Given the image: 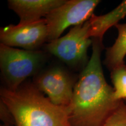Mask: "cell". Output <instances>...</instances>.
Wrapping results in <instances>:
<instances>
[{
  "mask_svg": "<svg viewBox=\"0 0 126 126\" xmlns=\"http://www.w3.org/2000/svg\"><path fill=\"white\" fill-rule=\"evenodd\" d=\"M92 40V55L75 82L71 101L68 106L72 126H105L124 102L115 99L114 89L104 76L101 63L102 40Z\"/></svg>",
  "mask_w": 126,
  "mask_h": 126,
  "instance_id": "obj_1",
  "label": "cell"
},
{
  "mask_svg": "<svg viewBox=\"0 0 126 126\" xmlns=\"http://www.w3.org/2000/svg\"><path fill=\"white\" fill-rule=\"evenodd\" d=\"M0 96L15 126H72L68 106L52 103L33 83H23L14 91L3 88Z\"/></svg>",
  "mask_w": 126,
  "mask_h": 126,
  "instance_id": "obj_2",
  "label": "cell"
},
{
  "mask_svg": "<svg viewBox=\"0 0 126 126\" xmlns=\"http://www.w3.org/2000/svg\"><path fill=\"white\" fill-rule=\"evenodd\" d=\"M45 59L39 50H26L0 45V67L7 89L17 90L29 77L35 74Z\"/></svg>",
  "mask_w": 126,
  "mask_h": 126,
  "instance_id": "obj_3",
  "label": "cell"
},
{
  "mask_svg": "<svg viewBox=\"0 0 126 126\" xmlns=\"http://www.w3.org/2000/svg\"><path fill=\"white\" fill-rule=\"evenodd\" d=\"M90 26L89 20L74 26L65 36L49 42L47 51L70 67H85L89 61L88 48L93 43L89 36Z\"/></svg>",
  "mask_w": 126,
  "mask_h": 126,
  "instance_id": "obj_4",
  "label": "cell"
},
{
  "mask_svg": "<svg viewBox=\"0 0 126 126\" xmlns=\"http://www.w3.org/2000/svg\"><path fill=\"white\" fill-rule=\"evenodd\" d=\"M99 0H68L46 16L48 38L50 42L59 39L70 26L83 24L92 16Z\"/></svg>",
  "mask_w": 126,
  "mask_h": 126,
  "instance_id": "obj_5",
  "label": "cell"
},
{
  "mask_svg": "<svg viewBox=\"0 0 126 126\" xmlns=\"http://www.w3.org/2000/svg\"><path fill=\"white\" fill-rule=\"evenodd\" d=\"M47 38L48 29L45 18L29 24L7 25L0 31L1 44L26 50H38Z\"/></svg>",
  "mask_w": 126,
  "mask_h": 126,
  "instance_id": "obj_6",
  "label": "cell"
},
{
  "mask_svg": "<svg viewBox=\"0 0 126 126\" xmlns=\"http://www.w3.org/2000/svg\"><path fill=\"white\" fill-rule=\"evenodd\" d=\"M33 84L52 103L68 106L71 101L75 83L64 69L54 67L36 77Z\"/></svg>",
  "mask_w": 126,
  "mask_h": 126,
  "instance_id": "obj_7",
  "label": "cell"
},
{
  "mask_svg": "<svg viewBox=\"0 0 126 126\" xmlns=\"http://www.w3.org/2000/svg\"><path fill=\"white\" fill-rule=\"evenodd\" d=\"M65 0H9L8 7L19 17L18 24L26 25L42 19Z\"/></svg>",
  "mask_w": 126,
  "mask_h": 126,
  "instance_id": "obj_8",
  "label": "cell"
},
{
  "mask_svg": "<svg viewBox=\"0 0 126 126\" xmlns=\"http://www.w3.org/2000/svg\"><path fill=\"white\" fill-rule=\"evenodd\" d=\"M126 16V0L122 1L113 10L103 15L93 14L89 19L90 29L89 37L102 40L103 37L109 29L116 26L118 22Z\"/></svg>",
  "mask_w": 126,
  "mask_h": 126,
  "instance_id": "obj_9",
  "label": "cell"
},
{
  "mask_svg": "<svg viewBox=\"0 0 126 126\" xmlns=\"http://www.w3.org/2000/svg\"><path fill=\"white\" fill-rule=\"evenodd\" d=\"M118 36L114 43L107 48L104 64L111 71L119 66L125 64L126 56V23H118L115 26Z\"/></svg>",
  "mask_w": 126,
  "mask_h": 126,
  "instance_id": "obj_10",
  "label": "cell"
},
{
  "mask_svg": "<svg viewBox=\"0 0 126 126\" xmlns=\"http://www.w3.org/2000/svg\"><path fill=\"white\" fill-rule=\"evenodd\" d=\"M114 96L117 100H126V65L119 66L111 71Z\"/></svg>",
  "mask_w": 126,
  "mask_h": 126,
  "instance_id": "obj_11",
  "label": "cell"
},
{
  "mask_svg": "<svg viewBox=\"0 0 126 126\" xmlns=\"http://www.w3.org/2000/svg\"><path fill=\"white\" fill-rule=\"evenodd\" d=\"M105 126H126V104L124 102L109 118Z\"/></svg>",
  "mask_w": 126,
  "mask_h": 126,
  "instance_id": "obj_12",
  "label": "cell"
},
{
  "mask_svg": "<svg viewBox=\"0 0 126 126\" xmlns=\"http://www.w3.org/2000/svg\"><path fill=\"white\" fill-rule=\"evenodd\" d=\"M0 117L4 123L3 124L15 126L14 120L11 113L1 100L0 101Z\"/></svg>",
  "mask_w": 126,
  "mask_h": 126,
  "instance_id": "obj_13",
  "label": "cell"
},
{
  "mask_svg": "<svg viewBox=\"0 0 126 126\" xmlns=\"http://www.w3.org/2000/svg\"><path fill=\"white\" fill-rule=\"evenodd\" d=\"M1 126H12V125H5V124H2V125H1Z\"/></svg>",
  "mask_w": 126,
  "mask_h": 126,
  "instance_id": "obj_14",
  "label": "cell"
}]
</instances>
